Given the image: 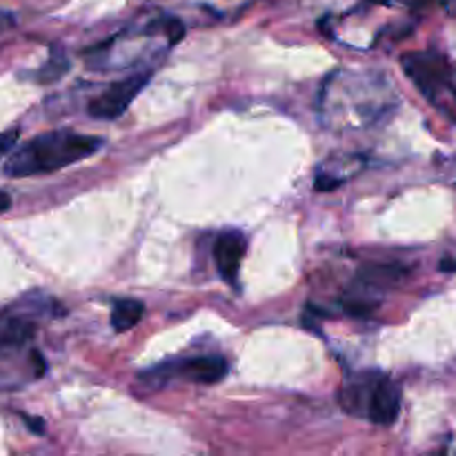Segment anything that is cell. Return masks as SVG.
<instances>
[{"mask_svg":"<svg viewBox=\"0 0 456 456\" xmlns=\"http://www.w3.org/2000/svg\"><path fill=\"white\" fill-rule=\"evenodd\" d=\"M67 69H69V62L61 56H53L52 61L47 62V67H43V71H40V78H43L45 83H47V80H56V78H61Z\"/></svg>","mask_w":456,"mask_h":456,"instance_id":"8fae6325","label":"cell"},{"mask_svg":"<svg viewBox=\"0 0 456 456\" xmlns=\"http://www.w3.org/2000/svg\"><path fill=\"white\" fill-rule=\"evenodd\" d=\"M151 71H138V74L127 76V78H120L116 83H111L110 87L102 89L92 102H89L87 111L92 118L98 120H116L127 111V107L132 105L134 98L142 92V87L150 80Z\"/></svg>","mask_w":456,"mask_h":456,"instance_id":"52a82bcc","label":"cell"},{"mask_svg":"<svg viewBox=\"0 0 456 456\" xmlns=\"http://www.w3.org/2000/svg\"><path fill=\"white\" fill-rule=\"evenodd\" d=\"M9 205H12V196H9L7 191H0V214L7 212Z\"/></svg>","mask_w":456,"mask_h":456,"instance_id":"5bb4252c","label":"cell"},{"mask_svg":"<svg viewBox=\"0 0 456 456\" xmlns=\"http://www.w3.org/2000/svg\"><path fill=\"white\" fill-rule=\"evenodd\" d=\"M365 167V156L361 154H332L316 167L314 174V190L330 191L341 187L343 183L350 181L352 176L361 174Z\"/></svg>","mask_w":456,"mask_h":456,"instance_id":"9c48e42d","label":"cell"},{"mask_svg":"<svg viewBox=\"0 0 456 456\" xmlns=\"http://www.w3.org/2000/svg\"><path fill=\"white\" fill-rule=\"evenodd\" d=\"M101 147L102 138L71 132V129H56V132L40 134L18 150L9 151L3 172L12 178L52 174L89 159Z\"/></svg>","mask_w":456,"mask_h":456,"instance_id":"7a4b0ae2","label":"cell"},{"mask_svg":"<svg viewBox=\"0 0 456 456\" xmlns=\"http://www.w3.org/2000/svg\"><path fill=\"white\" fill-rule=\"evenodd\" d=\"M401 62H403L405 74L414 80V85L421 89V94L428 98V101L436 102L441 98V94L454 89L452 74H450L444 58L436 56V53L432 52L405 53V56L401 58Z\"/></svg>","mask_w":456,"mask_h":456,"instance_id":"8992f818","label":"cell"},{"mask_svg":"<svg viewBox=\"0 0 456 456\" xmlns=\"http://www.w3.org/2000/svg\"><path fill=\"white\" fill-rule=\"evenodd\" d=\"M227 377V361L218 354L209 356H190V359H172L165 363L154 365L138 374V381L151 390H160L174 379L190 383H203V386H214Z\"/></svg>","mask_w":456,"mask_h":456,"instance_id":"5b68a950","label":"cell"},{"mask_svg":"<svg viewBox=\"0 0 456 456\" xmlns=\"http://www.w3.org/2000/svg\"><path fill=\"white\" fill-rule=\"evenodd\" d=\"M341 408L377 426H392L401 414V387L377 370L356 372L343 381Z\"/></svg>","mask_w":456,"mask_h":456,"instance_id":"3957f363","label":"cell"},{"mask_svg":"<svg viewBox=\"0 0 456 456\" xmlns=\"http://www.w3.org/2000/svg\"><path fill=\"white\" fill-rule=\"evenodd\" d=\"M396 96L386 76L374 71L338 69L321 89V120L330 129L372 127L386 118L395 107Z\"/></svg>","mask_w":456,"mask_h":456,"instance_id":"6da1fadb","label":"cell"},{"mask_svg":"<svg viewBox=\"0 0 456 456\" xmlns=\"http://www.w3.org/2000/svg\"><path fill=\"white\" fill-rule=\"evenodd\" d=\"M142 312L145 305L141 301H134V298H123V301H116L111 307L110 323L116 332H127V330L136 328L138 321L142 319Z\"/></svg>","mask_w":456,"mask_h":456,"instance_id":"30bf717a","label":"cell"},{"mask_svg":"<svg viewBox=\"0 0 456 456\" xmlns=\"http://www.w3.org/2000/svg\"><path fill=\"white\" fill-rule=\"evenodd\" d=\"M408 270L395 263H370L356 272L350 292L343 298V307L352 316H370L381 303L383 294L395 288Z\"/></svg>","mask_w":456,"mask_h":456,"instance_id":"277c9868","label":"cell"},{"mask_svg":"<svg viewBox=\"0 0 456 456\" xmlns=\"http://www.w3.org/2000/svg\"><path fill=\"white\" fill-rule=\"evenodd\" d=\"M245 252H248V239L243 236V232L227 230L218 234L216 243H214V263L225 283L236 285Z\"/></svg>","mask_w":456,"mask_h":456,"instance_id":"ba28073f","label":"cell"},{"mask_svg":"<svg viewBox=\"0 0 456 456\" xmlns=\"http://www.w3.org/2000/svg\"><path fill=\"white\" fill-rule=\"evenodd\" d=\"M441 272H456V258H444L439 265Z\"/></svg>","mask_w":456,"mask_h":456,"instance_id":"4fadbf2b","label":"cell"},{"mask_svg":"<svg viewBox=\"0 0 456 456\" xmlns=\"http://www.w3.org/2000/svg\"><path fill=\"white\" fill-rule=\"evenodd\" d=\"M18 141V129H7V132H0V159L9 156V151L13 150Z\"/></svg>","mask_w":456,"mask_h":456,"instance_id":"7c38bea8","label":"cell"}]
</instances>
